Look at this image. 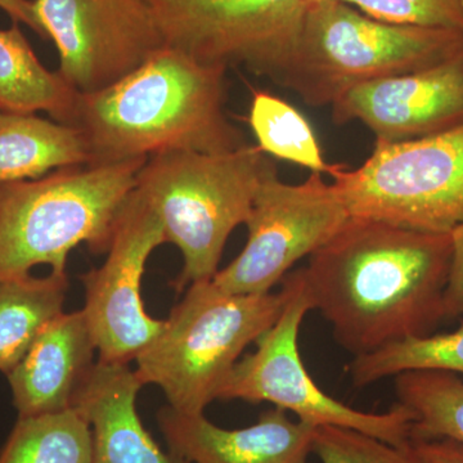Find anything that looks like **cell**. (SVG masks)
<instances>
[{"label": "cell", "mask_w": 463, "mask_h": 463, "mask_svg": "<svg viewBox=\"0 0 463 463\" xmlns=\"http://www.w3.org/2000/svg\"><path fill=\"white\" fill-rule=\"evenodd\" d=\"M79 91L36 57L20 27L0 29V112L36 114L71 125Z\"/></svg>", "instance_id": "obj_18"}, {"label": "cell", "mask_w": 463, "mask_h": 463, "mask_svg": "<svg viewBox=\"0 0 463 463\" xmlns=\"http://www.w3.org/2000/svg\"><path fill=\"white\" fill-rule=\"evenodd\" d=\"M322 463H428L413 441L395 447L380 439L339 426H317L313 450Z\"/></svg>", "instance_id": "obj_24"}, {"label": "cell", "mask_w": 463, "mask_h": 463, "mask_svg": "<svg viewBox=\"0 0 463 463\" xmlns=\"http://www.w3.org/2000/svg\"><path fill=\"white\" fill-rule=\"evenodd\" d=\"M90 423L76 408L18 417L0 450V463H90Z\"/></svg>", "instance_id": "obj_20"}, {"label": "cell", "mask_w": 463, "mask_h": 463, "mask_svg": "<svg viewBox=\"0 0 463 463\" xmlns=\"http://www.w3.org/2000/svg\"><path fill=\"white\" fill-rule=\"evenodd\" d=\"M350 216L407 230L452 233L463 223V127L401 143H376L356 169L332 165Z\"/></svg>", "instance_id": "obj_7"}, {"label": "cell", "mask_w": 463, "mask_h": 463, "mask_svg": "<svg viewBox=\"0 0 463 463\" xmlns=\"http://www.w3.org/2000/svg\"><path fill=\"white\" fill-rule=\"evenodd\" d=\"M97 345L83 309L52 319L23 361L7 374L18 417L62 412L74 405L94 361Z\"/></svg>", "instance_id": "obj_15"}, {"label": "cell", "mask_w": 463, "mask_h": 463, "mask_svg": "<svg viewBox=\"0 0 463 463\" xmlns=\"http://www.w3.org/2000/svg\"><path fill=\"white\" fill-rule=\"evenodd\" d=\"M145 386L128 364L97 361L74 399L91 431L90 463H190L161 449L137 410Z\"/></svg>", "instance_id": "obj_16"}, {"label": "cell", "mask_w": 463, "mask_h": 463, "mask_svg": "<svg viewBox=\"0 0 463 463\" xmlns=\"http://www.w3.org/2000/svg\"><path fill=\"white\" fill-rule=\"evenodd\" d=\"M394 25L437 27L463 33V0H339Z\"/></svg>", "instance_id": "obj_25"}, {"label": "cell", "mask_w": 463, "mask_h": 463, "mask_svg": "<svg viewBox=\"0 0 463 463\" xmlns=\"http://www.w3.org/2000/svg\"><path fill=\"white\" fill-rule=\"evenodd\" d=\"M274 172L277 167L259 146L148 158L137 175L136 190L156 212L166 242L181 251L182 272L174 288L213 279L232 232L246 224L261 183Z\"/></svg>", "instance_id": "obj_4"}, {"label": "cell", "mask_w": 463, "mask_h": 463, "mask_svg": "<svg viewBox=\"0 0 463 463\" xmlns=\"http://www.w3.org/2000/svg\"><path fill=\"white\" fill-rule=\"evenodd\" d=\"M163 243L160 218L134 190L116 222L105 261L80 276L99 361L129 364L163 330L164 319L146 312L141 294L146 264Z\"/></svg>", "instance_id": "obj_12"}, {"label": "cell", "mask_w": 463, "mask_h": 463, "mask_svg": "<svg viewBox=\"0 0 463 463\" xmlns=\"http://www.w3.org/2000/svg\"><path fill=\"white\" fill-rule=\"evenodd\" d=\"M286 298L283 286L237 295L212 279L191 283L156 339L137 356V373L145 385L157 386L173 410L205 412L246 347L279 319Z\"/></svg>", "instance_id": "obj_6"}, {"label": "cell", "mask_w": 463, "mask_h": 463, "mask_svg": "<svg viewBox=\"0 0 463 463\" xmlns=\"http://www.w3.org/2000/svg\"><path fill=\"white\" fill-rule=\"evenodd\" d=\"M349 218L336 188L321 173H312L300 184H288L274 172L255 197L245 224V248L212 281L230 294H268L298 260L327 243Z\"/></svg>", "instance_id": "obj_10"}, {"label": "cell", "mask_w": 463, "mask_h": 463, "mask_svg": "<svg viewBox=\"0 0 463 463\" xmlns=\"http://www.w3.org/2000/svg\"><path fill=\"white\" fill-rule=\"evenodd\" d=\"M331 109L335 123L361 121L376 143L414 141L463 127V53L428 69L358 85Z\"/></svg>", "instance_id": "obj_13"}, {"label": "cell", "mask_w": 463, "mask_h": 463, "mask_svg": "<svg viewBox=\"0 0 463 463\" xmlns=\"http://www.w3.org/2000/svg\"><path fill=\"white\" fill-rule=\"evenodd\" d=\"M319 2H323V0H307V5H317Z\"/></svg>", "instance_id": "obj_29"}, {"label": "cell", "mask_w": 463, "mask_h": 463, "mask_svg": "<svg viewBox=\"0 0 463 463\" xmlns=\"http://www.w3.org/2000/svg\"><path fill=\"white\" fill-rule=\"evenodd\" d=\"M166 47L274 80L297 48L307 0H146Z\"/></svg>", "instance_id": "obj_9"}, {"label": "cell", "mask_w": 463, "mask_h": 463, "mask_svg": "<svg viewBox=\"0 0 463 463\" xmlns=\"http://www.w3.org/2000/svg\"><path fill=\"white\" fill-rule=\"evenodd\" d=\"M417 452L428 463H463V446L450 439L412 440Z\"/></svg>", "instance_id": "obj_27"}, {"label": "cell", "mask_w": 463, "mask_h": 463, "mask_svg": "<svg viewBox=\"0 0 463 463\" xmlns=\"http://www.w3.org/2000/svg\"><path fill=\"white\" fill-rule=\"evenodd\" d=\"M147 160L63 167L0 184V281L29 276L38 265L66 273L70 252L83 243L106 254Z\"/></svg>", "instance_id": "obj_3"}, {"label": "cell", "mask_w": 463, "mask_h": 463, "mask_svg": "<svg viewBox=\"0 0 463 463\" xmlns=\"http://www.w3.org/2000/svg\"><path fill=\"white\" fill-rule=\"evenodd\" d=\"M157 423L169 450L190 463H306L317 428L292 421L279 407L237 430L219 428L205 413H181L169 405L158 411Z\"/></svg>", "instance_id": "obj_14"}, {"label": "cell", "mask_w": 463, "mask_h": 463, "mask_svg": "<svg viewBox=\"0 0 463 463\" xmlns=\"http://www.w3.org/2000/svg\"><path fill=\"white\" fill-rule=\"evenodd\" d=\"M398 404L413 417L411 439H450L463 446V380L447 371H410L395 376Z\"/></svg>", "instance_id": "obj_21"}, {"label": "cell", "mask_w": 463, "mask_h": 463, "mask_svg": "<svg viewBox=\"0 0 463 463\" xmlns=\"http://www.w3.org/2000/svg\"><path fill=\"white\" fill-rule=\"evenodd\" d=\"M288 291L281 315L259 337L257 350L241 358L228 374L216 401L268 402L315 426L353 429L395 447L410 443L413 417L401 404L386 413L354 410L326 394L310 377L298 352V332L313 310L303 270L283 279Z\"/></svg>", "instance_id": "obj_8"}, {"label": "cell", "mask_w": 463, "mask_h": 463, "mask_svg": "<svg viewBox=\"0 0 463 463\" xmlns=\"http://www.w3.org/2000/svg\"><path fill=\"white\" fill-rule=\"evenodd\" d=\"M421 370L463 373V321L452 332L398 341L376 352L354 356L349 365L350 377L358 388Z\"/></svg>", "instance_id": "obj_22"}, {"label": "cell", "mask_w": 463, "mask_h": 463, "mask_svg": "<svg viewBox=\"0 0 463 463\" xmlns=\"http://www.w3.org/2000/svg\"><path fill=\"white\" fill-rule=\"evenodd\" d=\"M452 263L444 292L446 321L463 316V223L452 232Z\"/></svg>", "instance_id": "obj_26"}, {"label": "cell", "mask_w": 463, "mask_h": 463, "mask_svg": "<svg viewBox=\"0 0 463 463\" xmlns=\"http://www.w3.org/2000/svg\"><path fill=\"white\" fill-rule=\"evenodd\" d=\"M463 53L457 30L383 23L339 2L309 5L297 48L274 83L307 105L332 106L358 85L419 71Z\"/></svg>", "instance_id": "obj_5"}, {"label": "cell", "mask_w": 463, "mask_h": 463, "mask_svg": "<svg viewBox=\"0 0 463 463\" xmlns=\"http://www.w3.org/2000/svg\"><path fill=\"white\" fill-rule=\"evenodd\" d=\"M33 8L56 44L58 72L79 93L116 83L165 47L146 0H35Z\"/></svg>", "instance_id": "obj_11"}, {"label": "cell", "mask_w": 463, "mask_h": 463, "mask_svg": "<svg viewBox=\"0 0 463 463\" xmlns=\"http://www.w3.org/2000/svg\"><path fill=\"white\" fill-rule=\"evenodd\" d=\"M0 9L8 14L14 23L29 26L33 32L45 38L33 14V3L29 0H0Z\"/></svg>", "instance_id": "obj_28"}, {"label": "cell", "mask_w": 463, "mask_h": 463, "mask_svg": "<svg viewBox=\"0 0 463 463\" xmlns=\"http://www.w3.org/2000/svg\"><path fill=\"white\" fill-rule=\"evenodd\" d=\"M250 127L258 146L268 156L330 174L315 130L306 118L285 99L267 91H255L250 106Z\"/></svg>", "instance_id": "obj_23"}, {"label": "cell", "mask_w": 463, "mask_h": 463, "mask_svg": "<svg viewBox=\"0 0 463 463\" xmlns=\"http://www.w3.org/2000/svg\"><path fill=\"white\" fill-rule=\"evenodd\" d=\"M452 251V233L350 216L301 270L313 310L358 356L429 336L446 322Z\"/></svg>", "instance_id": "obj_1"}, {"label": "cell", "mask_w": 463, "mask_h": 463, "mask_svg": "<svg viewBox=\"0 0 463 463\" xmlns=\"http://www.w3.org/2000/svg\"><path fill=\"white\" fill-rule=\"evenodd\" d=\"M227 71L165 45L116 83L79 94L71 127L83 134L91 165L245 146L225 112Z\"/></svg>", "instance_id": "obj_2"}, {"label": "cell", "mask_w": 463, "mask_h": 463, "mask_svg": "<svg viewBox=\"0 0 463 463\" xmlns=\"http://www.w3.org/2000/svg\"><path fill=\"white\" fill-rule=\"evenodd\" d=\"M67 292V273L0 281V373H11L43 328L63 312Z\"/></svg>", "instance_id": "obj_19"}, {"label": "cell", "mask_w": 463, "mask_h": 463, "mask_svg": "<svg viewBox=\"0 0 463 463\" xmlns=\"http://www.w3.org/2000/svg\"><path fill=\"white\" fill-rule=\"evenodd\" d=\"M90 164V148L78 128L35 114L0 112V184Z\"/></svg>", "instance_id": "obj_17"}]
</instances>
